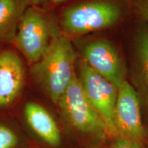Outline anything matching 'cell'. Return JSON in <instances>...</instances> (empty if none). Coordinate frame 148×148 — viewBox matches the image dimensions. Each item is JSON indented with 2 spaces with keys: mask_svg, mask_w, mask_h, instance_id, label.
<instances>
[{
  "mask_svg": "<svg viewBox=\"0 0 148 148\" xmlns=\"http://www.w3.org/2000/svg\"><path fill=\"white\" fill-rule=\"evenodd\" d=\"M57 106L75 130L99 138L108 136L106 123L88 100L78 77H74Z\"/></svg>",
  "mask_w": 148,
  "mask_h": 148,
  "instance_id": "3",
  "label": "cell"
},
{
  "mask_svg": "<svg viewBox=\"0 0 148 148\" xmlns=\"http://www.w3.org/2000/svg\"><path fill=\"white\" fill-rule=\"evenodd\" d=\"M27 1H28V2L32 3V4H35V5H38V4H40V3H43V2H45L47 0H26Z\"/></svg>",
  "mask_w": 148,
  "mask_h": 148,
  "instance_id": "15",
  "label": "cell"
},
{
  "mask_svg": "<svg viewBox=\"0 0 148 148\" xmlns=\"http://www.w3.org/2000/svg\"><path fill=\"white\" fill-rule=\"evenodd\" d=\"M67 1V0H51V1L53 3H62V2H64V1Z\"/></svg>",
  "mask_w": 148,
  "mask_h": 148,
  "instance_id": "16",
  "label": "cell"
},
{
  "mask_svg": "<svg viewBox=\"0 0 148 148\" xmlns=\"http://www.w3.org/2000/svg\"><path fill=\"white\" fill-rule=\"evenodd\" d=\"M57 36L43 12L29 8L21 16L14 42L25 58L34 64L45 54Z\"/></svg>",
  "mask_w": 148,
  "mask_h": 148,
  "instance_id": "4",
  "label": "cell"
},
{
  "mask_svg": "<svg viewBox=\"0 0 148 148\" xmlns=\"http://www.w3.org/2000/svg\"><path fill=\"white\" fill-rule=\"evenodd\" d=\"M108 148H144L138 144L123 137L114 138Z\"/></svg>",
  "mask_w": 148,
  "mask_h": 148,
  "instance_id": "14",
  "label": "cell"
},
{
  "mask_svg": "<svg viewBox=\"0 0 148 148\" xmlns=\"http://www.w3.org/2000/svg\"><path fill=\"white\" fill-rule=\"evenodd\" d=\"M23 114L27 125L42 141L53 147L60 145V130L47 109L34 101H28L24 106Z\"/></svg>",
  "mask_w": 148,
  "mask_h": 148,
  "instance_id": "10",
  "label": "cell"
},
{
  "mask_svg": "<svg viewBox=\"0 0 148 148\" xmlns=\"http://www.w3.org/2000/svg\"><path fill=\"white\" fill-rule=\"evenodd\" d=\"M19 138L12 127L0 123V148H16Z\"/></svg>",
  "mask_w": 148,
  "mask_h": 148,
  "instance_id": "12",
  "label": "cell"
},
{
  "mask_svg": "<svg viewBox=\"0 0 148 148\" xmlns=\"http://www.w3.org/2000/svg\"><path fill=\"white\" fill-rule=\"evenodd\" d=\"M25 82V70L19 56L12 50L0 52V108L12 105Z\"/></svg>",
  "mask_w": 148,
  "mask_h": 148,
  "instance_id": "9",
  "label": "cell"
},
{
  "mask_svg": "<svg viewBox=\"0 0 148 148\" xmlns=\"http://www.w3.org/2000/svg\"><path fill=\"white\" fill-rule=\"evenodd\" d=\"M83 56L94 71L117 88L125 80V64L110 40L101 38L89 42L83 50Z\"/></svg>",
  "mask_w": 148,
  "mask_h": 148,
  "instance_id": "7",
  "label": "cell"
},
{
  "mask_svg": "<svg viewBox=\"0 0 148 148\" xmlns=\"http://www.w3.org/2000/svg\"><path fill=\"white\" fill-rule=\"evenodd\" d=\"M24 8L21 0H0V41H14Z\"/></svg>",
  "mask_w": 148,
  "mask_h": 148,
  "instance_id": "11",
  "label": "cell"
},
{
  "mask_svg": "<svg viewBox=\"0 0 148 148\" xmlns=\"http://www.w3.org/2000/svg\"><path fill=\"white\" fill-rule=\"evenodd\" d=\"M130 62L132 86L148 110V24L143 21L134 32Z\"/></svg>",
  "mask_w": 148,
  "mask_h": 148,
  "instance_id": "8",
  "label": "cell"
},
{
  "mask_svg": "<svg viewBox=\"0 0 148 148\" xmlns=\"http://www.w3.org/2000/svg\"><path fill=\"white\" fill-rule=\"evenodd\" d=\"M91 148H93V147H91Z\"/></svg>",
  "mask_w": 148,
  "mask_h": 148,
  "instance_id": "17",
  "label": "cell"
},
{
  "mask_svg": "<svg viewBox=\"0 0 148 148\" xmlns=\"http://www.w3.org/2000/svg\"><path fill=\"white\" fill-rule=\"evenodd\" d=\"M126 2L143 21L148 24V0H126Z\"/></svg>",
  "mask_w": 148,
  "mask_h": 148,
  "instance_id": "13",
  "label": "cell"
},
{
  "mask_svg": "<svg viewBox=\"0 0 148 148\" xmlns=\"http://www.w3.org/2000/svg\"><path fill=\"white\" fill-rule=\"evenodd\" d=\"M75 58L70 40L58 35L45 54L32 66L33 77L56 105L76 76Z\"/></svg>",
  "mask_w": 148,
  "mask_h": 148,
  "instance_id": "1",
  "label": "cell"
},
{
  "mask_svg": "<svg viewBox=\"0 0 148 148\" xmlns=\"http://www.w3.org/2000/svg\"><path fill=\"white\" fill-rule=\"evenodd\" d=\"M141 108L137 92L125 79L118 88L114 114L117 137L126 138L144 147L147 143L148 135L143 123Z\"/></svg>",
  "mask_w": 148,
  "mask_h": 148,
  "instance_id": "6",
  "label": "cell"
},
{
  "mask_svg": "<svg viewBox=\"0 0 148 148\" xmlns=\"http://www.w3.org/2000/svg\"><path fill=\"white\" fill-rule=\"evenodd\" d=\"M121 7L112 0H95L66 8L62 24L68 34L79 36L108 28L119 21Z\"/></svg>",
  "mask_w": 148,
  "mask_h": 148,
  "instance_id": "2",
  "label": "cell"
},
{
  "mask_svg": "<svg viewBox=\"0 0 148 148\" xmlns=\"http://www.w3.org/2000/svg\"><path fill=\"white\" fill-rule=\"evenodd\" d=\"M88 100L106 123L108 136L117 137L114 114L118 88L95 72L85 61L79 64V76Z\"/></svg>",
  "mask_w": 148,
  "mask_h": 148,
  "instance_id": "5",
  "label": "cell"
}]
</instances>
